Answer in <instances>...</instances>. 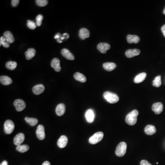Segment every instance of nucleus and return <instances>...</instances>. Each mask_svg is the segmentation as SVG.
<instances>
[{
  "instance_id": "1",
  "label": "nucleus",
  "mask_w": 165,
  "mask_h": 165,
  "mask_svg": "<svg viewBox=\"0 0 165 165\" xmlns=\"http://www.w3.org/2000/svg\"><path fill=\"white\" fill-rule=\"evenodd\" d=\"M139 114V112L137 110H134L129 113L126 116L125 119L126 123L130 126L135 124L137 123V117Z\"/></svg>"
},
{
  "instance_id": "2",
  "label": "nucleus",
  "mask_w": 165,
  "mask_h": 165,
  "mask_svg": "<svg viewBox=\"0 0 165 165\" xmlns=\"http://www.w3.org/2000/svg\"><path fill=\"white\" fill-rule=\"evenodd\" d=\"M103 96L107 102L111 104L117 103L119 100V97L117 95L109 91L104 92Z\"/></svg>"
},
{
  "instance_id": "3",
  "label": "nucleus",
  "mask_w": 165,
  "mask_h": 165,
  "mask_svg": "<svg viewBox=\"0 0 165 165\" xmlns=\"http://www.w3.org/2000/svg\"><path fill=\"white\" fill-rule=\"evenodd\" d=\"M127 144L124 142H122L117 147L115 154L118 157H123L125 155L127 150Z\"/></svg>"
},
{
  "instance_id": "4",
  "label": "nucleus",
  "mask_w": 165,
  "mask_h": 165,
  "mask_svg": "<svg viewBox=\"0 0 165 165\" xmlns=\"http://www.w3.org/2000/svg\"><path fill=\"white\" fill-rule=\"evenodd\" d=\"M104 133L102 132H98L93 135L89 139V143L91 144H95L98 143L103 139Z\"/></svg>"
},
{
  "instance_id": "5",
  "label": "nucleus",
  "mask_w": 165,
  "mask_h": 165,
  "mask_svg": "<svg viewBox=\"0 0 165 165\" xmlns=\"http://www.w3.org/2000/svg\"><path fill=\"white\" fill-rule=\"evenodd\" d=\"M15 128L14 123L11 120H7L5 122L4 131L6 134L10 135L13 132Z\"/></svg>"
},
{
  "instance_id": "6",
  "label": "nucleus",
  "mask_w": 165,
  "mask_h": 165,
  "mask_svg": "<svg viewBox=\"0 0 165 165\" xmlns=\"http://www.w3.org/2000/svg\"><path fill=\"white\" fill-rule=\"evenodd\" d=\"M14 106L15 107L16 109L18 112H21L26 107V104L25 102L21 99H17L14 101Z\"/></svg>"
},
{
  "instance_id": "7",
  "label": "nucleus",
  "mask_w": 165,
  "mask_h": 165,
  "mask_svg": "<svg viewBox=\"0 0 165 165\" xmlns=\"http://www.w3.org/2000/svg\"><path fill=\"white\" fill-rule=\"evenodd\" d=\"M37 137L39 140H43L46 137L45 135V128L42 125H39L38 126L36 131Z\"/></svg>"
},
{
  "instance_id": "8",
  "label": "nucleus",
  "mask_w": 165,
  "mask_h": 165,
  "mask_svg": "<svg viewBox=\"0 0 165 165\" xmlns=\"http://www.w3.org/2000/svg\"><path fill=\"white\" fill-rule=\"evenodd\" d=\"M97 49L101 53H106L107 50L110 49V46L109 44L107 43H100L97 46Z\"/></svg>"
},
{
  "instance_id": "9",
  "label": "nucleus",
  "mask_w": 165,
  "mask_h": 165,
  "mask_svg": "<svg viewBox=\"0 0 165 165\" xmlns=\"http://www.w3.org/2000/svg\"><path fill=\"white\" fill-rule=\"evenodd\" d=\"M25 139V136L23 133H19L15 136L13 140V143L15 146H18L21 145V144L24 141Z\"/></svg>"
},
{
  "instance_id": "10",
  "label": "nucleus",
  "mask_w": 165,
  "mask_h": 165,
  "mask_svg": "<svg viewBox=\"0 0 165 165\" xmlns=\"http://www.w3.org/2000/svg\"><path fill=\"white\" fill-rule=\"evenodd\" d=\"M163 104L161 102H157L152 105V110L157 115L161 114L163 111Z\"/></svg>"
},
{
  "instance_id": "11",
  "label": "nucleus",
  "mask_w": 165,
  "mask_h": 165,
  "mask_svg": "<svg viewBox=\"0 0 165 165\" xmlns=\"http://www.w3.org/2000/svg\"><path fill=\"white\" fill-rule=\"evenodd\" d=\"M85 116L88 123L90 124L94 121L95 113L93 110L90 109L88 110L85 113Z\"/></svg>"
},
{
  "instance_id": "12",
  "label": "nucleus",
  "mask_w": 165,
  "mask_h": 165,
  "mask_svg": "<svg viewBox=\"0 0 165 165\" xmlns=\"http://www.w3.org/2000/svg\"><path fill=\"white\" fill-rule=\"evenodd\" d=\"M51 67L57 72H59L61 70L60 61L58 58H55L52 59L51 62Z\"/></svg>"
},
{
  "instance_id": "13",
  "label": "nucleus",
  "mask_w": 165,
  "mask_h": 165,
  "mask_svg": "<svg viewBox=\"0 0 165 165\" xmlns=\"http://www.w3.org/2000/svg\"><path fill=\"white\" fill-rule=\"evenodd\" d=\"M140 53L139 50L135 49H129L126 51L125 55L128 58H132L133 57L138 56Z\"/></svg>"
},
{
  "instance_id": "14",
  "label": "nucleus",
  "mask_w": 165,
  "mask_h": 165,
  "mask_svg": "<svg viewBox=\"0 0 165 165\" xmlns=\"http://www.w3.org/2000/svg\"><path fill=\"white\" fill-rule=\"evenodd\" d=\"M68 139L65 135H62L57 141V146L60 148H64L68 144Z\"/></svg>"
},
{
  "instance_id": "15",
  "label": "nucleus",
  "mask_w": 165,
  "mask_h": 165,
  "mask_svg": "<svg viewBox=\"0 0 165 165\" xmlns=\"http://www.w3.org/2000/svg\"><path fill=\"white\" fill-rule=\"evenodd\" d=\"M45 90V86L43 84H39L35 85L33 87V93L36 95L41 94Z\"/></svg>"
},
{
  "instance_id": "16",
  "label": "nucleus",
  "mask_w": 165,
  "mask_h": 165,
  "mask_svg": "<svg viewBox=\"0 0 165 165\" xmlns=\"http://www.w3.org/2000/svg\"><path fill=\"white\" fill-rule=\"evenodd\" d=\"M127 39L129 44H137L140 41V38L137 35H127Z\"/></svg>"
},
{
  "instance_id": "17",
  "label": "nucleus",
  "mask_w": 165,
  "mask_h": 165,
  "mask_svg": "<svg viewBox=\"0 0 165 165\" xmlns=\"http://www.w3.org/2000/svg\"><path fill=\"white\" fill-rule=\"evenodd\" d=\"M61 55L64 56V57L67 58L69 60H74L75 58V57L72 55V53L70 52V51L67 49H63L61 51Z\"/></svg>"
},
{
  "instance_id": "18",
  "label": "nucleus",
  "mask_w": 165,
  "mask_h": 165,
  "mask_svg": "<svg viewBox=\"0 0 165 165\" xmlns=\"http://www.w3.org/2000/svg\"><path fill=\"white\" fill-rule=\"evenodd\" d=\"M155 127L152 125H148L144 128V132L148 135H152L156 133Z\"/></svg>"
},
{
  "instance_id": "19",
  "label": "nucleus",
  "mask_w": 165,
  "mask_h": 165,
  "mask_svg": "<svg viewBox=\"0 0 165 165\" xmlns=\"http://www.w3.org/2000/svg\"><path fill=\"white\" fill-rule=\"evenodd\" d=\"M79 35L80 38L83 40L89 38L90 36V33L89 30L86 28H82L80 29L79 33Z\"/></svg>"
},
{
  "instance_id": "20",
  "label": "nucleus",
  "mask_w": 165,
  "mask_h": 165,
  "mask_svg": "<svg viewBox=\"0 0 165 165\" xmlns=\"http://www.w3.org/2000/svg\"><path fill=\"white\" fill-rule=\"evenodd\" d=\"M147 74L146 72H142L137 75L134 79L135 83L139 84L144 81L146 77Z\"/></svg>"
},
{
  "instance_id": "21",
  "label": "nucleus",
  "mask_w": 165,
  "mask_h": 165,
  "mask_svg": "<svg viewBox=\"0 0 165 165\" xmlns=\"http://www.w3.org/2000/svg\"><path fill=\"white\" fill-rule=\"evenodd\" d=\"M103 67L105 70L110 72L116 68L117 65L113 62H106L103 64Z\"/></svg>"
},
{
  "instance_id": "22",
  "label": "nucleus",
  "mask_w": 165,
  "mask_h": 165,
  "mask_svg": "<svg viewBox=\"0 0 165 165\" xmlns=\"http://www.w3.org/2000/svg\"><path fill=\"white\" fill-rule=\"evenodd\" d=\"M36 50L34 48H30L25 52L26 58L28 60H30L34 57L35 55Z\"/></svg>"
},
{
  "instance_id": "23",
  "label": "nucleus",
  "mask_w": 165,
  "mask_h": 165,
  "mask_svg": "<svg viewBox=\"0 0 165 165\" xmlns=\"http://www.w3.org/2000/svg\"><path fill=\"white\" fill-rule=\"evenodd\" d=\"M4 37L7 40L9 44H12V43L14 42L15 39H14V36L12 33H11L9 31H7L4 33Z\"/></svg>"
},
{
  "instance_id": "24",
  "label": "nucleus",
  "mask_w": 165,
  "mask_h": 165,
  "mask_svg": "<svg viewBox=\"0 0 165 165\" xmlns=\"http://www.w3.org/2000/svg\"><path fill=\"white\" fill-rule=\"evenodd\" d=\"M65 112V106L64 104H60L57 106L56 113L58 116H61L64 115Z\"/></svg>"
},
{
  "instance_id": "25",
  "label": "nucleus",
  "mask_w": 165,
  "mask_h": 165,
  "mask_svg": "<svg viewBox=\"0 0 165 165\" xmlns=\"http://www.w3.org/2000/svg\"><path fill=\"white\" fill-rule=\"evenodd\" d=\"M0 82L1 84L4 85H8L12 83V79L7 76H2L0 78Z\"/></svg>"
},
{
  "instance_id": "26",
  "label": "nucleus",
  "mask_w": 165,
  "mask_h": 165,
  "mask_svg": "<svg viewBox=\"0 0 165 165\" xmlns=\"http://www.w3.org/2000/svg\"><path fill=\"white\" fill-rule=\"evenodd\" d=\"M73 76H74V78L76 80H77V81H79V82H82V83H85L86 81V78L84 76V75L80 73V72H76L75 73Z\"/></svg>"
},
{
  "instance_id": "27",
  "label": "nucleus",
  "mask_w": 165,
  "mask_h": 165,
  "mask_svg": "<svg viewBox=\"0 0 165 165\" xmlns=\"http://www.w3.org/2000/svg\"><path fill=\"white\" fill-rule=\"evenodd\" d=\"M17 66V63L16 61H8L6 64V67L8 69L10 70H13L15 69Z\"/></svg>"
},
{
  "instance_id": "28",
  "label": "nucleus",
  "mask_w": 165,
  "mask_h": 165,
  "mask_svg": "<svg viewBox=\"0 0 165 165\" xmlns=\"http://www.w3.org/2000/svg\"><path fill=\"white\" fill-rule=\"evenodd\" d=\"M29 150V146L26 144H23V145H20V146H17L16 150L19 152L21 153H24L28 151Z\"/></svg>"
},
{
  "instance_id": "29",
  "label": "nucleus",
  "mask_w": 165,
  "mask_h": 165,
  "mask_svg": "<svg viewBox=\"0 0 165 165\" xmlns=\"http://www.w3.org/2000/svg\"><path fill=\"white\" fill-rule=\"evenodd\" d=\"M25 120L27 123H28L31 126H35L38 124V120L37 119L35 118H30V117H26Z\"/></svg>"
},
{
  "instance_id": "30",
  "label": "nucleus",
  "mask_w": 165,
  "mask_h": 165,
  "mask_svg": "<svg viewBox=\"0 0 165 165\" xmlns=\"http://www.w3.org/2000/svg\"><path fill=\"white\" fill-rule=\"evenodd\" d=\"M162 84L161 76L156 77L155 79L153 81V85L155 87H159L161 86Z\"/></svg>"
},
{
  "instance_id": "31",
  "label": "nucleus",
  "mask_w": 165,
  "mask_h": 165,
  "mask_svg": "<svg viewBox=\"0 0 165 165\" xmlns=\"http://www.w3.org/2000/svg\"><path fill=\"white\" fill-rule=\"evenodd\" d=\"M2 45L5 48H8L10 46V44L7 42V40L4 36H1L0 38V46Z\"/></svg>"
},
{
  "instance_id": "32",
  "label": "nucleus",
  "mask_w": 165,
  "mask_h": 165,
  "mask_svg": "<svg viewBox=\"0 0 165 165\" xmlns=\"http://www.w3.org/2000/svg\"><path fill=\"white\" fill-rule=\"evenodd\" d=\"M36 4L39 7H45L48 4V1L47 0H36Z\"/></svg>"
},
{
  "instance_id": "33",
  "label": "nucleus",
  "mask_w": 165,
  "mask_h": 165,
  "mask_svg": "<svg viewBox=\"0 0 165 165\" xmlns=\"http://www.w3.org/2000/svg\"><path fill=\"white\" fill-rule=\"evenodd\" d=\"M36 23H35L34 21H31L30 20H28L27 21V26L28 28L31 30H35L36 28Z\"/></svg>"
},
{
  "instance_id": "34",
  "label": "nucleus",
  "mask_w": 165,
  "mask_h": 165,
  "mask_svg": "<svg viewBox=\"0 0 165 165\" xmlns=\"http://www.w3.org/2000/svg\"><path fill=\"white\" fill-rule=\"evenodd\" d=\"M69 37V35L67 34V33H64V34H63L62 36L60 34H59V38L58 39H57V41L59 43H62V40H64L65 39H68Z\"/></svg>"
},
{
  "instance_id": "35",
  "label": "nucleus",
  "mask_w": 165,
  "mask_h": 165,
  "mask_svg": "<svg viewBox=\"0 0 165 165\" xmlns=\"http://www.w3.org/2000/svg\"><path fill=\"white\" fill-rule=\"evenodd\" d=\"M43 19V16L41 14H39L36 18V24L38 26H41L42 24V21Z\"/></svg>"
},
{
  "instance_id": "36",
  "label": "nucleus",
  "mask_w": 165,
  "mask_h": 165,
  "mask_svg": "<svg viewBox=\"0 0 165 165\" xmlns=\"http://www.w3.org/2000/svg\"><path fill=\"white\" fill-rule=\"evenodd\" d=\"M19 0H12V5L13 7H17L19 3Z\"/></svg>"
},
{
  "instance_id": "37",
  "label": "nucleus",
  "mask_w": 165,
  "mask_h": 165,
  "mask_svg": "<svg viewBox=\"0 0 165 165\" xmlns=\"http://www.w3.org/2000/svg\"><path fill=\"white\" fill-rule=\"evenodd\" d=\"M140 165H152L146 160H142L140 162Z\"/></svg>"
},
{
  "instance_id": "38",
  "label": "nucleus",
  "mask_w": 165,
  "mask_h": 165,
  "mask_svg": "<svg viewBox=\"0 0 165 165\" xmlns=\"http://www.w3.org/2000/svg\"><path fill=\"white\" fill-rule=\"evenodd\" d=\"M161 30H162V32L163 33V35H164V37H165V24L163 25V26L162 27V28H161Z\"/></svg>"
},
{
  "instance_id": "39",
  "label": "nucleus",
  "mask_w": 165,
  "mask_h": 165,
  "mask_svg": "<svg viewBox=\"0 0 165 165\" xmlns=\"http://www.w3.org/2000/svg\"><path fill=\"white\" fill-rule=\"evenodd\" d=\"M42 165H50V163L48 161H46V162H44V163H43Z\"/></svg>"
},
{
  "instance_id": "40",
  "label": "nucleus",
  "mask_w": 165,
  "mask_h": 165,
  "mask_svg": "<svg viewBox=\"0 0 165 165\" xmlns=\"http://www.w3.org/2000/svg\"><path fill=\"white\" fill-rule=\"evenodd\" d=\"M1 165H8V162L6 161H3L2 162V164H1Z\"/></svg>"
},
{
  "instance_id": "41",
  "label": "nucleus",
  "mask_w": 165,
  "mask_h": 165,
  "mask_svg": "<svg viewBox=\"0 0 165 165\" xmlns=\"http://www.w3.org/2000/svg\"><path fill=\"white\" fill-rule=\"evenodd\" d=\"M163 13L165 15V9H164V11H163Z\"/></svg>"
}]
</instances>
